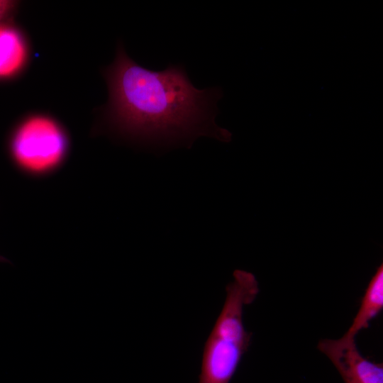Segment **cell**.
<instances>
[{
	"mask_svg": "<svg viewBox=\"0 0 383 383\" xmlns=\"http://www.w3.org/2000/svg\"><path fill=\"white\" fill-rule=\"evenodd\" d=\"M103 75L109 98L102 108L100 129L150 147L190 148L200 136L231 140V133L215 122L221 89H197L182 65L171 64L161 71L145 68L119 43L116 57Z\"/></svg>",
	"mask_w": 383,
	"mask_h": 383,
	"instance_id": "1",
	"label": "cell"
},
{
	"mask_svg": "<svg viewBox=\"0 0 383 383\" xmlns=\"http://www.w3.org/2000/svg\"><path fill=\"white\" fill-rule=\"evenodd\" d=\"M259 293L253 274L240 270L226 288L222 309L204 344L199 383H229L243 355L252 333L243 324V311Z\"/></svg>",
	"mask_w": 383,
	"mask_h": 383,
	"instance_id": "2",
	"label": "cell"
},
{
	"mask_svg": "<svg viewBox=\"0 0 383 383\" xmlns=\"http://www.w3.org/2000/svg\"><path fill=\"white\" fill-rule=\"evenodd\" d=\"M70 135L52 116L33 113L12 131L8 150L14 167L24 176L43 179L57 172L70 152Z\"/></svg>",
	"mask_w": 383,
	"mask_h": 383,
	"instance_id": "3",
	"label": "cell"
},
{
	"mask_svg": "<svg viewBox=\"0 0 383 383\" xmlns=\"http://www.w3.org/2000/svg\"><path fill=\"white\" fill-rule=\"evenodd\" d=\"M318 349L331 361L345 383H383V365L365 357L355 338L323 339Z\"/></svg>",
	"mask_w": 383,
	"mask_h": 383,
	"instance_id": "4",
	"label": "cell"
},
{
	"mask_svg": "<svg viewBox=\"0 0 383 383\" xmlns=\"http://www.w3.org/2000/svg\"><path fill=\"white\" fill-rule=\"evenodd\" d=\"M28 57L29 48L22 33L10 25L0 24V78L19 73Z\"/></svg>",
	"mask_w": 383,
	"mask_h": 383,
	"instance_id": "5",
	"label": "cell"
},
{
	"mask_svg": "<svg viewBox=\"0 0 383 383\" xmlns=\"http://www.w3.org/2000/svg\"><path fill=\"white\" fill-rule=\"evenodd\" d=\"M383 308V265L377 269L370 279L362 299L359 310L351 326L343 335L348 338H355L362 330L369 327L370 322Z\"/></svg>",
	"mask_w": 383,
	"mask_h": 383,
	"instance_id": "6",
	"label": "cell"
},
{
	"mask_svg": "<svg viewBox=\"0 0 383 383\" xmlns=\"http://www.w3.org/2000/svg\"><path fill=\"white\" fill-rule=\"evenodd\" d=\"M17 2L10 0H0V21L8 16L16 6Z\"/></svg>",
	"mask_w": 383,
	"mask_h": 383,
	"instance_id": "7",
	"label": "cell"
},
{
	"mask_svg": "<svg viewBox=\"0 0 383 383\" xmlns=\"http://www.w3.org/2000/svg\"><path fill=\"white\" fill-rule=\"evenodd\" d=\"M8 262L9 260L6 257L0 255V262Z\"/></svg>",
	"mask_w": 383,
	"mask_h": 383,
	"instance_id": "8",
	"label": "cell"
}]
</instances>
